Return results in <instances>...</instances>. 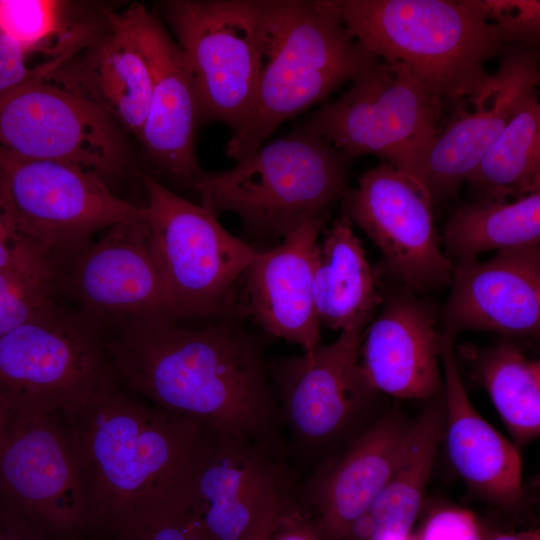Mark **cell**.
Instances as JSON below:
<instances>
[{"mask_svg": "<svg viewBox=\"0 0 540 540\" xmlns=\"http://www.w3.org/2000/svg\"><path fill=\"white\" fill-rule=\"evenodd\" d=\"M237 318L200 329L166 316L129 319L103 335L104 347L115 381L131 394L279 456L282 419L264 347Z\"/></svg>", "mask_w": 540, "mask_h": 540, "instance_id": "obj_1", "label": "cell"}, {"mask_svg": "<svg viewBox=\"0 0 540 540\" xmlns=\"http://www.w3.org/2000/svg\"><path fill=\"white\" fill-rule=\"evenodd\" d=\"M62 414L81 470L87 528L109 538L134 522L191 507L195 478L220 439L116 381Z\"/></svg>", "mask_w": 540, "mask_h": 540, "instance_id": "obj_2", "label": "cell"}, {"mask_svg": "<svg viewBox=\"0 0 540 540\" xmlns=\"http://www.w3.org/2000/svg\"><path fill=\"white\" fill-rule=\"evenodd\" d=\"M378 61L349 34L329 0H263L256 90L227 156L238 161L257 150L283 122Z\"/></svg>", "mask_w": 540, "mask_h": 540, "instance_id": "obj_3", "label": "cell"}, {"mask_svg": "<svg viewBox=\"0 0 540 540\" xmlns=\"http://www.w3.org/2000/svg\"><path fill=\"white\" fill-rule=\"evenodd\" d=\"M349 34L379 60L408 68L440 101L461 102L491 78L486 62L515 43L446 0H329Z\"/></svg>", "mask_w": 540, "mask_h": 540, "instance_id": "obj_4", "label": "cell"}, {"mask_svg": "<svg viewBox=\"0 0 540 540\" xmlns=\"http://www.w3.org/2000/svg\"><path fill=\"white\" fill-rule=\"evenodd\" d=\"M349 161L321 137L296 126L231 169L202 171L190 188L216 215L236 213L248 234L285 237L327 214L328 207L344 196Z\"/></svg>", "mask_w": 540, "mask_h": 540, "instance_id": "obj_5", "label": "cell"}, {"mask_svg": "<svg viewBox=\"0 0 540 540\" xmlns=\"http://www.w3.org/2000/svg\"><path fill=\"white\" fill-rule=\"evenodd\" d=\"M440 102L404 65L379 60L298 126L350 160L378 156L430 199L428 163Z\"/></svg>", "mask_w": 540, "mask_h": 540, "instance_id": "obj_6", "label": "cell"}, {"mask_svg": "<svg viewBox=\"0 0 540 540\" xmlns=\"http://www.w3.org/2000/svg\"><path fill=\"white\" fill-rule=\"evenodd\" d=\"M113 381L102 328L57 301L0 338V392L11 415L69 412Z\"/></svg>", "mask_w": 540, "mask_h": 540, "instance_id": "obj_7", "label": "cell"}, {"mask_svg": "<svg viewBox=\"0 0 540 540\" xmlns=\"http://www.w3.org/2000/svg\"><path fill=\"white\" fill-rule=\"evenodd\" d=\"M153 255L174 315L239 317L233 288L261 251L231 235L205 204H194L145 176Z\"/></svg>", "mask_w": 540, "mask_h": 540, "instance_id": "obj_8", "label": "cell"}, {"mask_svg": "<svg viewBox=\"0 0 540 540\" xmlns=\"http://www.w3.org/2000/svg\"><path fill=\"white\" fill-rule=\"evenodd\" d=\"M160 6L190 69L199 120L236 131L256 90L263 0H170Z\"/></svg>", "mask_w": 540, "mask_h": 540, "instance_id": "obj_9", "label": "cell"}, {"mask_svg": "<svg viewBox=\"0 0 540 540\" xmlns=\"http://www.w3.org/2000/svg\"><path fill=\"white\" fill-rule=\"evenodd\" d=\"M0 199L17 233L55 256L103 228L145 214L75 165L20 156L0 146Z\"/></svg>", "mask_w": 540, "mask_h": 540, "instance_id": "obj_10", "label": "cell"}, {"mask_svg": "<svg viewBox=\"0 0 540 540\" xmlns=\"http://www.w3.org/2000/svg\"><path fill=\"white\" fill-rule=\"evenodd\" d=\"M0 514L46 540L87 529L81 470L62 413L10 414L0 436Z\"/></svg>", "mask_w": 540, "mask_h": 540, "instance_id": "obj_11", "label": "cell"}, {"mask_svg": "<svg viewBox=\"0 0 540 540\" xmlns=\"http://www.w3.org/2000/svg\"><path fill=\"white\" fill-rule=\"evenodd\" d=\"M57 259L59 292L102 329L145 316L177 320L152 252L146 209L111 226L97 242Z\"/></svg>", "mask_w": 540, "mask_h": 540, "instance_id": "obj_12", "label": "cell"}, {"mask_svg": "<svg viewBox=\"0 0 540 540\" xmlns=\"http://www.w3.org/2000/svg\"><path fill=\"white\" fill-rule=\"evenodd\" d=\"M0 146L27 158L69 163L101 179L116 172L124 156L116 123L46 77L0 96Z\"/></svg>", "mask_w": 540, "mask_h": 540, "instance_id": "obj_13", "label": "cell"}, {"mask_svg": "<svg viewBox=\"0 0 540 540\" xmlns=\"http://www.w3.org/2000/svg\"><path fill=\"white\" fill-rule=\"evenodd\" d=\"M341 199L343 216L370 237L405 289L450 283L454 266L441 250L432 202L410 179L381 162Z\"/></svg>", "mask_w": 540, "mask_h": 540, "instance_id": "obj_14", "label": "cell"}, {"mask_svg": "<svg viewBox=\"0 0 540 540\" xmlns=\"http://www.w3.org/2000/svg\"><path fill=\"white\" fill-rule=\"evenodd\" d=\"M363 331H342L330 344L268 363L282 423L313 446L340 435L376 392L364 374Z\"/></svg>", "mask_w": 540, "mask_h": 540, "instance_id": "obj_15", "label": "cell"}, {"mask_svg": "<svg viewBox=\"0 0 540 540\" xmlns=\"http://www.w3.org/2000/svg\"><path fill=\"white\" fill-rule=\"evenodd\" d=\"M502 55L487 85L460 102L464 107L457 110L435 139L427 178L431 201L457 192L520 104L538 90L539 57L534 47L513 43Z\"/></svg>", "mask_w": 540, "mask_h": 540, "instance_id": "obj_16", "label": "cell"}, {"mask_svg": "<svg viewBox=\"0 0 540 540\" xmlns=\"http://www.w3.org/2000/svg\"><path fill=\"white\" fill-rule=\"evenodd\" d=\"M46 79L94 104L140 138L150 104L152 72L136 28V4L106 13L100 31L59 64Z\"/></svg>", "mask_w": 540, "mask_h": 540, "instance_id": "obj_17", "label": "cell"}, {"mask_svg": "<svg viewBox=\"0 0 540 540\" xmlns=\"http://www.w3.org/2000/svg\"><path fill=\"white\" fill-rule=\"evenodd\" d=\"M450 283L444 332L482 330L507 339L539 334V244L498 250L484 262L459 261Z\"/></svg>", "mask_w": 540, "mask_h": 540, "instance_id": "obj_18", "label": "cell"}, {"mask_svg": "<svg viewBox=\"0 0 540 540\" xmlns=\"http://www.w3.org/2000/svg\"><path fill=\"white\" fill-rule=\"evenodd\" d=\"M136 28L152 72L150 104L139 140L160 170L190 187L203 171L194 152L199 108L190 69L176 41L140 4Z\"/></svg>", "mask_w": 540, "mask_h": 540, "instance_id": "obj_19", "label": "cell"}, {"mask_svg": "<svg viewBox=\"0 0 540 540\" xmlns=\"http://www.w3.org/2000/svg\"><path fill=\"white\" fill-rule=\"evenodd\" d=\"M440 338L435 311L405 289L391 295L360 345L361 364L370 386L402 399L437 396Z\"/></svg>", "mask_w": 540, "mask_h": 540, "instance_id": "obj_20", "label": "cell"}, {"mask_svg": "<svg viewBox=\"0 0 540 540\" xmlns=\"http://www.w3.org/2000/svg\"><path fill=\"white\" fill-rule=\"evenodd\" d=\"M287 493L279 456L249 441L220 438L195 478L191 508L211 540H241Z\"/></svg>", "mask_w": 540, "mask_h": 540, "instance_id": "obj_21", "label": "cell"}, {"mask_svg": "<svg viewBox=\"0 0 540 540\" xmlns=\"http://www.w3.org/2000/svg\"><path fill=\"white\" fill-rule=\"evenodd\" d=\"M454 340L453 334H441L440 361L445 386L443 437L449 460L475 493L495 505L516 507L524 496L519 451L470 402L458 369Z\"/></svg>", "mask_w": 540, "mask_h": 540, "instance_id": "obj_22", "label": "cell"}, {"mask_svg": "<svg viewBox=\"0 0 540 540\" xmlns=\"http://www.w3.org/2000/svg\"><path fill=\"white\" fill-rule=\"evenodd\" d=\"M327 214L312 218L284 237L245 270L249 310L269 334L300 345L320 344V321L312 291L317 237Z\"/></svg>", "mask_w": 540, "mask_h": 540, "instance_id": "obj_23", "label": "cell"}, {"mask_svg": "<svg viewBox=\"0 0 540 540\" xmlns=\"http://www.w3.org/2000/svg\"><path fill=\"white\" fill-rule=\"evenodd\" d=\"M410 423L386 415L355 439L308 492L322 540H346L387 484Z\"/></svg>", "mask_w": 540, "mask_h": 540, "instance_id": "obj_24", "label": "cell"}, {"mask_svg": "<svg viewBox=\"0 0 540 540\" xmlns=\"http://www.w3.org/2000/svg\"><path fill=\"white\" fill-rule=\"evenodd\" d=\"M312 291L320 324L333 330L363 331L381 302L374 269L344 216L316 245Z\"/></svg>", "mask_w": 540, "mask_h": 540, "instance_id": "obj_25", "label": "cell"}, {"mask_svg": "<svg viewBox=\"0 0 540 540\" xmlns=\"http://www.w3.org/2000/svg\"><path fill=\"white\" fill-rule=\"evenodd\" d=\"M444 421V396H440L410 423L398 462L368 511L373 522L369 540H407L411 536L443 438Z\"/></svg>", "mask_w": 540, "mask_h": 540, "instance_id": "obj_26", "label": "cell"}, {"mask_svg": "<svg viewBox=\"0 0 540 540\" xmlns=\"http://www.w3.org/2000/svg\"><path fill=\"white\" fill-rule=\"evenodd\" d=\"M473 375L486 389L516 446L540 433V361L510 339L487 348H465Z\"/></svg>", "mask_w": 540, "mask_h": 540, "instance_id": "obj_27", "label": "cell"}, {"mask_svg": "<svg viewBox=\"0 0 540 540\" xmlns=\"http://www.w3.org/2000/svg\"><path fill=\"white\" fill-rule=\"evenodd\" d=\"M466 182L483 199L540 191V102L528 95Z\"/></svg>", "mask_w": 540, "mask_h": 540, "instance_id": "obj_28", "label": "cell"}, {"mask_svg": "<svg viewBox=\"0 0 540 540\" xmlns=\"http://www.w3.org/2000/svg\"><path fill=\"white\" fill-rule=\"evenodd\" d=\"M443 239L447 254L458 262L493 249L539 244L540 191L462 206L447 222Z\"/></svg>", "mask_w": 540, "mask_h": 540, "instance_id": "obj_29", "label": "cell"}, {"mask_svg": "<svg viewBox=\"0 0 540 540\" xmlns=\"http://www.w3.org/2000/svg\"><path fill=\"white\" fill-rule=\"evenodd\" d=\"M58 292L57 257L22 237L13 261L0 268V338L56 302Z\"/></svg>", "mask_w": 540, "mask_h": 540, "instance_id": "obj_30", "label": "cell"}, {"mask_svg": "<svg viewBox=\"0 0 540 540\" xmlns=\"http://www.w3.org/2000/svg\"><path fill=\"white\" fill-rule=\"evenodd\" d=\"M86 25L67 29L65 4L54 0H0V36L27 53L58 56L77 44Z\"/></svg>", "mask_w": 540, "mask_h": 540, "instance_id": "obj_31", "label": "cell"}, {"mask_svg": "<svg viewBox=\"0 0 540 540\" xmlns=\"http://www.w3.org/2000/svg\"><path fill=\"white\" fill-rule=\"evenodd\" d=\"M485 21L507 33L515 43L533 47L540 32V2L535 0H465Z\"/></svg>", "mask_w": 540, "mask_h": 540, "instance_id": "obj_32", "label": "cell"}, {"mask_svg": "<svg viewBox=\"0 0 540 540\" xmlns=\"http://www.w3.org/2000/svg\"><path fill=\"white\" fill-rule=\"evenodd\" d=\"M114 537L117 540H211L191 507L134 522Z\"/></svg>", "mask_w": 540, "mask_h": 540, "instance_id": "obj_33", "label": "cell"}, {"mask_svg": "<svg viewBox=\"0 0 540 540\" xmlns=\"http://www.w3.org/2000/svg\"><path fill=\"white\" fill-rule=\"evenodd\" d=\"M72 54L71 50L34 66L28 64L30 55L11 40L0 36V96L31 81L44 78Z\"/></svg>", "mask_w": 540, "mask_h": 540, "instance_id": "obj_34", "label": "cell"}, {"mask_svg": "<svg viewBox=\"0 0 540 540\" xmlns=\"http://www.w3.org/2000/svg\"><path fill=\"white\" fill-rule=\"evenodd\" d=\"M479 520L469 510L439 507L426 518L417 540H486Z\"/></svg>", "mask_w": 540, "mask_h": 540, "instance_id": "obj_35", "label": "cell"}, {"mask_svg": "<svg viewBox=\"0 0 540 540\" xmlns=\"http://www.w3.org/2000/svg\"><path fill=\"white\" fill-rule=\"evenodd\" d=\"M292 497L284 505L270 540H322L316 520Z\"/></svg>", "mask_w": 540, "mask_h": 540, "instance_id": "obj_36", "label": "cell"}, {"mask_svg": "<svg viewBox=\"0 0 540 540\" xmlns=\"http://www.w3.org/2000/svg\"><path fill=\"white\" fill-rule=\"evenodd\" d=\"M21 238L0 199V268L13 261Z\"/></svg>", "mask_w": 540, "mask_h": 540, "instance_id": "obj_37", "label": "cell"}, {"mask_svg": "<svg viewBox=\"0 0 540 540\" xmlns=\"http://www.w3.org/2000/svg\"><path fill=\"white\" fill-rule=\"evenodd\" d=\"M290 497L289 492L275 500L241 540H270L279 515Z\"/></svg>", "mask_w": 540, "mask_h": 540, "instance_id": "obj_38", "label": "cell"}, {"mask_svg": "<svg viewBox=\"0 0 540 540\" xmlns=\"http://www.w3.org/2000/svg\"><path fill=\"white\" fill-rule=\"evenodd\" d=\"M0 540H46L24 525L0 514Z\"/></svg>", "mask_w": 540, "mask_h": 540, "instance_id": "obj_39", "label": "cell"}, {"mask_svg": "<svg viewBox=\"0 0 540 540\" xmlns=\"http://www.w3.org/2000/svg\"><path fill=\"white\" fill-rule=\"evenodd\" d=\"M486 540H540L538 530L519 533H497L486 537Z\"/></svg>", "mask_w": 540, "mask_h": 540, "instance_id": "obj_40", "label": "cell"}, {"mask_svg": "<svg viewBox=\"0 0 540 540\" xmlns=\"http://www.w3.org/2000/svg\"><path fill=\"white\" fill-rule=\"evenodd\" d=\"M10 418V410L8 408V405L6 401L4 400L1 392H0V436L6 427L8 420Z\"/></svg>", "mask_w": 540, "mask_h": 540, "instance_id": "obj_41", "label": "cell"}, {"mask_svg": "<svg viewBox=\"0 0 540 540\" xmlns=\"http://www.w3.org/2000/svg\"><path fill=\"white\" fill-rule=\"evenodd\" d=\"M108 540H117L115 537H111Z\"/></svg>", "mask_w": 540, "mask_h": 540, "instance_id": "obj_42", "label": "cell"}]
</instances>
